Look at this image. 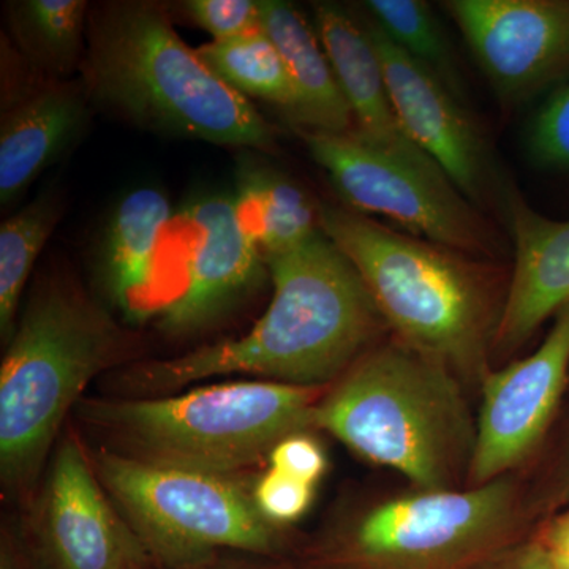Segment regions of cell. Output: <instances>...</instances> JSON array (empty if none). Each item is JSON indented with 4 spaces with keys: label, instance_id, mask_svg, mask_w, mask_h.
Listing matches in <instances>:
<instances>
[{
    "label": "cell",
    "instance_id": "6da1fadb",
    "mask_svg": "<svg viewBox=\"0 0 569 569\" xmlns=\"http://www.w3.org/2000/svg\"><path fill=\"white\" fill-rule=\"evenodd\" d=\"M264 260L274 295L246 336L141 367L137 383L176 389L234 373L318 388L367 353L387 323L358 269L323 231Z\"/></svg>",
    "mask_w": 569,
    "mask_h": 569
},
{
    "label": "cell",
    "instance_id": "7a4b0ae2",
    "mask_svg": "<svg viewBox=\"0 0 569 569\" xmlns=\"http://www.w3.org/2000/svg\"><path fill=\"white\" fill-rule=\"evenodd\" d=\"M82 86L97 107L148 132L271 149L274 129L174 31L162 6L107 2L89 11Z\"/></svg>",
    "mask_w": 569,
    "mask_h": 569
},
{
    "label": "cell",
    "instance_id": "3957f363",
    "mask_svg": "<svg viewBox=\"0 0 569 569\" xmlns=\"http://www.w3.org/2000/svg\"><path fill=\"white\" fill-rule=\"evenodd\" d=\"M318 222L358 269L399 342L455 376H486L497 323L479 264L342 206L321 204Z\"/></svg>",
    "mask_w": 569,
    "mask_h": 569
},
{
    "label": "cell",
    "instance_id": "277c9868",
    "mask_svg": "<svg viewBox=\"0 0 569 569\" xmlns=\"http://www.w3.org/2000/svg\"><path fill=\"white\" fill-rule=\"evenodd\" d=\"M316 427L419 490L451 489L477 437L455 373L402 342L362 355L318 400Z\"/></svg>",
    "mask_w": 569,
    "mask_h": 569
},
{
    "label": "cell",
    "instance_id": "5b68a950",
    "mask_svg": "<svg viewBox=\"0 0 569 569\" xmlns=\"http://www.w3.org/2000/svg\"><path fill=\"white\" fill-rule=\"evenodd\" d=\"M317 403V388L244 380L159 399L91 400L81 411L122 455L231 477L284 437L316 427Z\"/></svg>",
    "mask_w": 569,
    "mask_h": 569
},
{
    "label": "cell",
    "instance_id": "8992f818",
    "mask_svg": "<svg viewBox=\"0 0 569 569\" xmlns=\"http://www.w3.org/2000/svg\"><path fill=\"white\" fill-rule=\"evenodd\" d=\"M118 348V329L77 288L58 279L37 287L0 367L6 488L36 481L63 418Z\"/></svg>",
    "mask_w": 569,
    "mask_h": 569
},
{
    "label": "cell",
    "instance_id": "52a82bcc",
    "mask_svg": "<svg viewBox=\"0 0 569 569\" xmlns=\"http://www.w3.org/2000/svg\"><path fill=\"white\" fill-rule=\"evenodd\" d=\"M97 473L148 553L168 567H192L217 549H271V523L231 477L114 451L100 455Z\"/></svg>",
    "mask_w": 569,
    "mask_h": 569
},
{
    "label": "cell",
    "instance_id": "ba28073f",
    "mask_svg": "<svg viewBox=\"0 0 569 569\" xmlns=\"http://www.w3.org/2000/svg\"><path fill=\"white\" fill-rule=\"evenodd\" d=\"M299 133L351 211L387 217L408 234L458 252L489 253L493 249L488 223L477 206L447 176L383 151L355 132L299 129Z\"/></svg>",
    "mask_w": 569,
    "mask_h": 569
},
{
    "label": "cell",
    "instance_id": "9c48e42d",
    "mask_svg": "<svg viewBox=\"0 0 569 569\" xmlns=\"http://www.w3.org/2000/svg\"><path fill=\"white\" fill-rule=\"evenodd\" d=\"M512 508L515 490L501 478L467 490H418L367 512L355 549L387 569L448 567L496 539Z\"/></svg>",
    "mask_w": 569,
    "mask_h": 569
},
{
    "label": "cell",
    "instance_id": "30bf717a",
    "mask_svg": "<svg viewBox=\"0 0 569 569\" xmlns=\"http://www.w3.org/2000/svg\"><path fill=\"white\" fill-rule=\"evenodd\" d=\"M498 96L530 99L569 81V0L445 2Z\"/></svg>",
    "mask_w": 569,
    "mask_h": 569
},
{
    "label": "cell",
    "instance_id": "8fae6325",
    "mask_svg": "<svg viewBox=\"0 0 569 569\" xmlns=\"http://www.w3.org/2000/svg\"><path fill=\"white\" fill-rule=\"evenodd\" d=\"M569 372V305L545 342L522 361L482 377V403L468 478L500 479L537 449L552 421Z\"/></svg>",
    "mask_w": 569,
    "mask_h": 569
},
{
    "label": "cell",
    "instance_id": "7c38bea8",
    "mask_svg": "<svg viewBox=\"0 0 569 569\" xmlns=\"http://www.w3.org/2000/svg\"><path fill=\"white\" fill-rule=\"evenodd\" d=\"M80 443L67 438L52 459L39 538L50 569H142L148 550L119 516Z\"/></svg>",
    "mask_w": 569,
    "mask_h": 569
},
{
    "label": "cell",
    "instance_id": "4fadbf2b",
    "mask_svg": "<svg viewBox=\"0 0 569 569\" xmlns=\"http://www.w3.org/2000/svg\"><path fill=\"white\" fill-rule=\"evenodd\" d=\"M365 24L408 140L438 164L471 204L485 203L490 182L489 153L462 102L372 21Z\"/></svg>",
    "mask_w": 569,
    "mask_h": 569
},
{
    "label": "cell",
    "instance_id": "5bb4252c",
    "mask_svg": "<svg viewBox=\"0 0 569 569\" xmlns=\"http://www.w3.org/2000/svg\"><path fill=\"white\" fill-rule=\"evenodd\" d=\"M200 233L181 293L160 313L170 335H192L222 320L264 283V254L239 216L233 194H209L186 208Z\"/></svg>",
    "mask_w": 569,
    "mask_h": 569
},
{
    "label": "cell",
    "instance_id": "9a60e30c",
    "mask_svg": "<svg viewBox=\"0 0 569 569\" xmlns=\"http://www.w3.org/2000/svg\"><path fill=\"white\" fill-rule=\"evenodd\" d=\"M171 206L160 190H132L112 209L93 252V274L130 321L160 316L173 295L160 272V246Z\"/></svg>",
    "mask_w": 569,
    "mask_h": 569
},
{
    "label": "cell",
    "instance_id": "2e32d148",
    "mask_svg": "<svg viewBox=\"0 0 569 569\" xmlns=\"http://www.w3.org/2000/svg\"><path fill=\"white\" fill-rule=\"evenodd\" d=\"M509 223L515 271L493 337L503 350L522 346L569 305V220L549 219L512 194Z\"/></svg>",
    "mask_w": 569,
    "mask_h": 569
},
{
    "label": "cell",
    "instance_id": "e0dca14e",
    "mask_svg": "<svg viewBox=\"0 0 569 569\" xmlns=\"http://www.w3.org/2000/svg\"><path fill=\"white\" fill-rule=\"evenodd\" d=\"M316 28L353 116V132L383 151L443 174L433 160L408 140L400 127L365 22L356 21L336 3H318Z\"/></svg>",
    "mask_w": 569,
    "mask_h": 569
},
{
    "label": "cell",
    "instance_id": "ac0fdd59",
    "mask_svg": "<svg viewBox=\"0 0 569 569\" xmlns=\"http://www.w3.org/2000/svg\"><path fill=\"white\" fill-rule=\"evenodd\" d=\"M84 86L52 82L3 111L0 203L10 206L77 144L91 116Z\"/></svg>",
    "mask_w": 569,
    "mask_h": 569
},
{
    "label": "cell",
    "instance_id": "d6986e66",
    "mask_svg": "<svg viewBox=\"0 0 569 569\" xmlns=\"http://www.w3.org/2000/svg\"><path fill=\"white\" fill-rule=\"evenodd\" d=\"M261 26L282 54L293 80L301 130L353 132V116L317 32L290 2L260 0Z\"/></svg>",
    "mask_w": 569,
    "mask_h": 569
},
{
    "label": "cell",
    "instance_id": "ffe728a7",
    "mask_svg": "<svg viewBox=\"0 0 569 569\" xmlns=\"http://www.w3.org/2000/svg\"><path fill=\"white\" fill-rule=\"evenodd\" d=\"M233 197L242 223L263 254L293 249L320 230L318 209L309 197L272 168L242 163Z\"/></svg>",
    "mask_w": 569,
    "mask_h": 569
},
{
    "label": "cell",
    "instance_id": "44dd1931",
    "mask_svg": "<svg viewBox=\"0 0 569 569\" xmlns=\"http://www.w3.org/2000/svg\"><path fill=\"white\" fill-rule=\"evenodd\" d=\"M89 11L91 7L81 0L13 2L11 31L33 67L51 77H66L81 69Z\"/></svg>",
    "mask_w": 569,
    "mask_h": 569
},
{
    "label": "cell",
    "instance_id": "7402d4cb",
    "mask_svg": "<svg viewBox=\"0 0 569 569\" xmlns=\"http://www.w3.org/2000/svg\"><path fill=\"white\" fill-rule=\"evenodd\" d=\"M201 59L247 99L274 104L295 118L298 96L282 54L263 29L241 39L198 48Z\"/></svg>",
    "mask_w": 569,
    "mask_h": 569
},
{
    "label": "cell",
    "instance_id": "603a6c76",
    "mask_svg": "<svg viewBox=\"0 0 569 569\" xmlns=\"http://www.w3.org/2000/svg\"><path fill=\"white\" fill-rule=\"evenodd\" d=\"M61 197L54 190L14 212L0 224V332L13 336L18 306L33 264L61 219Z\"/></svg>",
    "mask_w": 569,
    "mask_h": 569
},
{
    "label": "cell",
    "instance_id": "cb8c5ba5",
    "mask_svg": "<svg viewBox=\"0 0 569 569\" xmlns=\"http://www.w3.org/2000/svg\"><path fill=\"white\" fill-rule=\"evenodd\" d=\"M370 21L392 43L430 73L463 102V81L458 63L441 31L437 18L426 2L419 0H369L365 3Z\"/></svg>",
    "mask_w": 569,
    "mask_h": 569
},
{
    "label": "cell",
    "instance_id": "d4e9b609",
    "mask_svg": "<svg viewBox=\"0 0 569 569\" xmlns=\"http://www.w3.org/2000/svg\"><path fill=\"white\" fill-rule=\"evenodd\" d=\"M527 146L539 167L569 170V81L557 86L535 114Z\"/></svg>",
    "mask_w": 569,
    "mask_h": 569
},
{
    "label": "cell",
    "instance_id": "484cf974",
    "mask_svg": "<svg viewBox=\"0 0 569 569\" xmlns=\"http://www.w3.org/2000/svg\"><path fill=\"white\" fill-rule=\"evenodd\" d=\"M183 9L212 41L241 39L263 29L260 0H189Z\"/></svg>",
    "mask_w": 569,
    "mask_h": 569
},
{
    "label": "cell",
    "instance_id": "4316f807",
    "mask_svg": "<svg viewBox=\"0 0 569 569\" xmlns=\"http://www.w3.org/2000/svg\"><path fill=\"white\" fill-rule=\"evenodd\" d=\"M316 486L306 485L269 468L254 486L252 498L268 523L284 526L306 515L313 501Z\"/></svg>",
    "mask_w": 569,
    "mask_h": 569
},
{
    "label": "cell",
    "instance_id": "83f0119b",
    "mask_svg": "<svg viewBox=\"0 0 569 569\" xmlns=\"http://www.w3.org/2000/svg\"><path fill=\"white\" fill-rule=\"evenodd\" d=\"M272 470L316 486L323 477L328 459L325 449L306 432L284 437L268 456Z\"/></svg>",
    "mask_w": 569,
    "mask_h": 569
},
{
    "label": "cell",
    "instance_id": "f1b7e54d",
    "mask_svg": "<svg viewBox=\"0 0 569 569\" xmlns=\"http://www.w3.org/2000/svg\"><path fill=\"white\" fill-rule=\"evenodd\" d=\"M541 546L548 550L549 553L569 556V512L568 515L561 516L560 519H557L556 522L549 527Z\"/></svg>",
    "mask_w": 569,
    "mask_h": 569
},
{
    "label": "cell",
    "instance_id": "f546056e",
    "mask_svg": "<svg viewBox=\"0 0 569 569\" xmlns=\"http://www.w3.org/2000/svg\"><path fill=\"white\" fill-rule=\"evenodd\" d=\"M505 569H553L548 552L541 545L529 546L520 550Z\"/></svg>",
    "mask_w": 569,
    "mask_h": 569
},
{
    "label": "cell",
    "instance_id": "4dcf8cb0",
    "mask_svg": "<svg viewBox=\"0 0 569 569\" xmlns=\"http://www.w3.org/2000/svg\"><path fill=\"white\" fill-rule=\"evenodd\" d=\"M0 569H21L18 561L14 560L13 553L9 549H2V556H0Z\"/></svg>",
    "mask_w": 569,
    "mask_h": 569
},
{
    "label": "cell",
    "instance_id": "1f68e13d",
    "mask_svg": "<svg viewBox=\"0 0 569 569\" xmlns=\"http://www.w3.org/2000/svg\"><path fill=\"white\" fill-rule=\"evenodd\" d=\"M548 556L553 569H569V556H557V553L549 552Z\"/></svg>",
    "mask_w": 569,
    "mask_h": 569
},
{
    "label": "cell",
    "instance_id": "d6a6232c",
    "mask_svg": "<svg viewBox=\"0 0 569 569\" xmlns=\"http://www.w3.org/2000/svg\"><path fill=\"white\" fill-rule=\"evenodd\" d=\"M561 492H563L565 500L569 501V467H568L567 475H565V482H563V488H561Z\"/></svg>",
    "mask_w": 569,
    "mask_h": 569
}]
</instances>
